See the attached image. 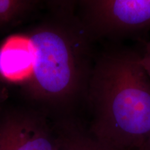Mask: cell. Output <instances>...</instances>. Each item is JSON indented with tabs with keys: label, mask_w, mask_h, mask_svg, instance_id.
I'll return each instance as SVG.
<instances>
[{
	"label": "cell",
	"mask_w": 150,
	"mask_h": 150,
	"mask_svg": "<svg viewBox=\"0 0 150 150\" xmlns=\"http://www.w3.org/2000/svg\"><path fill=\"white\" fill-rule=\"evenodd\" d=\"M86 97L93 137L114 150H138L150 134V79L140 52L105 43L97 54Z\"/></svg>",
	"instance_id": "6da1fadb"
},
{
	"label": "cell",
	"mask_w": 150,
	"mask_h": 150,
	"mask_svg": "<svg viewBox=\"0 0 150 150\" xmlns=\"http://www.w3.org/2000/svg\"><path fill=\"white\" fill-rule=\"evenodd\" d=\"M33 62L23 84L24 91L38 102L65 105L86 95L97 53L95 42L76 18L53 16L28 35Z\"/></svg>",
	"instance_id": "7a4b0ae2"
},
{
	"label": "cell",
	"mask_w": 150,
	"mask_h": 150,
	"mask_svg": "<svg viewBox=\"0 0 150 150\" xmlns=\"http://www.w3.org/2000/svg\"><path fill=\"white\" fill-rule=\"evenodd\" d=\"M76 18L95 42H143L150 32V0H79Z\"/></svg>",
	"instance_id": "3957f363"
},
{
	"label": "cell",
	"mask_w": 150,
	"mask_h": 150,
	"mask_svg": "<svg viewBox=\"0 0 150 150\" xmlns=\"http://www.w3.org/2000/svg\"><path fill=\"white\" fill-rule=\"evenodd\" d=\"M55 138L42 118L27 112L0 117V150H58Z\"/></svg>",
	"instance_id": "277c9868"
},
{
	"label": "cell",
	"mask_w": 150,
	"mask_h": 150,
	"mask_svg": "<svg viewBox=\"0 0 150 150\" xmlns=\"http://www.w3.org/2000/svg\"><path fill=\"white\" fill-rule=\"evenodd\" d=\"M33 55L27 36H11L0 45V78L22 85L31 74Z\"/></svg>",
	"instance_id": "5b68a950"
},
{
	"label": "cell",
	"mask_w": 150,
	"mask_h": 150,
	"mask_svg": "<svg viewBox=\"0 0 150 150\" xmlns=\"http://www.w3.org/2000/svg\"><path fill=\"white\" fill-rule=\"evenodd\" d=\"M61 137L59 138L58 150H114L95 138H89L76 131H71Z\"/></svg>",
	"instance_id": "8992f818"
},
{
	"label": "cell",
	"mask_w": 150,
	"mask_h": 150,
	"mask_svg": "<svg viewBox=\"0 0 150 150\" xmlns=\"http://www.w3.org/2000/svg\"><path fill=\"white\" fill-rule=\"evenodd\" d=\"M45 4L53 16L73 19L76 18L79 0H40Z\"/></svg>",
	"instance_id": "52a82bcc"
},
{
	"label": "cell",
	"mask_w": 150,
	"mask_h": 150,
	"mask_svg": "<svg viewBox=\"0 0 150 150\" xmlns=\"http://www.w3.org/2000/svg\"><path fill=\"white\" fill-rule=\"evenodd\" d=\"M28 0H0V26L16 18L27 6Z\"/></svg>",
	"instance_id": "ba28073f"
},
{
	"label": "cell",
	"mask_w": 150,
	"mask_h": 150,
	"mask_svg": "<svg viewBox=\"0 0 150 150\" xmlns=\"http://www.w3.org/2000/svg\"><path fill=\"white\" fill-rule=\"evenodd\" d=\"M140 62L150 79V39L142 42V49L140 51Z\"/></svg>",
	"instance_id": "9c48e42d"
},
{
	"label": "cell",
	"mask_w": 150,
	"mask_h": 150,
	"mask_svg": "<svg viewBox=\"0 0 150 150\" xmlns=\"http://www.w3.org/2000/svg\"><path fill=\"white\" fill-rule=\"evenodd\" d=\"M138 150H150V134L142 145Z\"/></svg>",
	"instance_id": "30bf717a"
}]
</instances>
